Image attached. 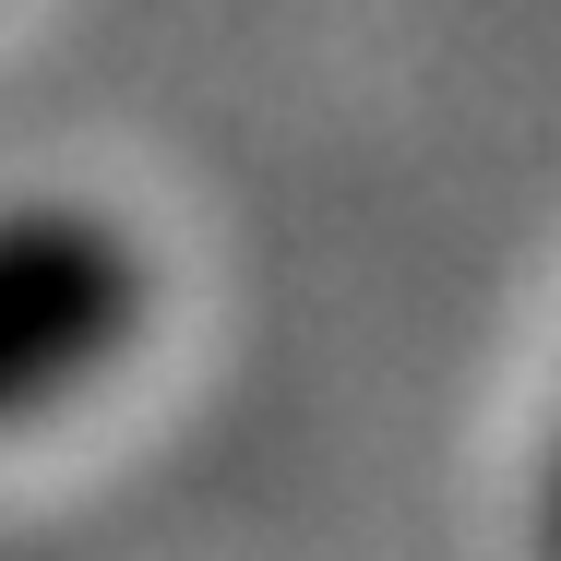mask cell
I'll list each match as a JSON object with an SVG mask.
<instances>
[{"label":"cell","mask_w":561,"mask_h":561,"mask_svg":"<svg viewBox=\"0 0 561 561\" xmlns=\"http://www.w3.org/2000/svg\"><path fill=\"white\" fill-rule=\"evenodd\" d=\"M156 311L131 227L96 204H0V431L108 382Z\"/></svg>","instance_id":"6da1fadb"}]
</instances>
